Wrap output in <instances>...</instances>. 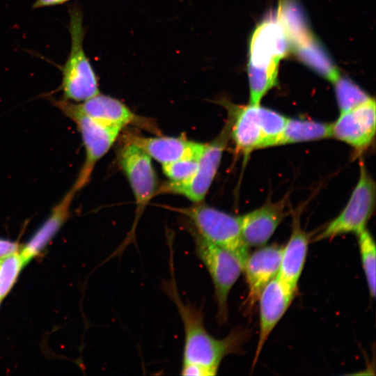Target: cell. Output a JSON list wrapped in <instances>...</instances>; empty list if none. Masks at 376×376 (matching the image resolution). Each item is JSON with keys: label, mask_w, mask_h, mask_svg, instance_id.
<instances>
[{"label": "cell", "mask_w": 376, "mask_h": 376, "mask_svg": "<svg viewBox=\"0 0 376 376\" xmlns=\"http://www.w3.org/2000/svg\"><path fill=\"white\" fill-rule=\"evenodd\" d=\"M331 137V124L312 120L287 118L279 146Z\"/></svg>", "instance_id": "ffe728a7"}, {"label": "cell", "mask_w": 376, "mask_h": 376, "mask_svg": "<svg viewBox=\"0 0 376 376\" xmlns=\"http://www.w3.org/2000/svg\"><path fill=\"white\" fill-rule=\"evenodd\" d=\"M189 230L194 242L195 252L212 279L217 305V318L219 324H223L227 320L228 295L243 272V265L228 250Z\"/></svg>", "instance_id": "5b68a950"}, {"label": "cell", "mask_w": 376, "mask_h": 376, "mask_svg": "<svg viewBox=\"0 0 376 376\" xmlns=\"http://www.w3.org/2000/svg\"><path fill=\"white\" fill-rule=\"evenodd\" d=\"M359 248L362 267L364 271L368 290L372 298L375 296V240L367 229L358 235Z\"/></svg>", "instance_id": "603a6c76"}, {"label": "cell", "mask_w": 376, "mask_h": 376, "mask_svg": "<svg viewBox=\"0 0 376 376\" xmlns=\"http://www.w3.org/2000/svg\"><path fill=\"white\" fill-rule=\"evenodd\" d=\"M375 184L364 166L350 198L341 212L315 237V241L331 240L336 236L355 233L366 229L375 208Z\"/></svg>", "instance_id": "8992f818"}, {"label": "cell", "mask_w": 376, "mask_h": 376, "mask_svg": "<svg viewBox=\"0 0 376 376\" xmlns=\"http://www.w3.org/2000/svg\"><path fill=\"white\" fill-rule=\"evenodd\" d=\"M52 102L76 124L84 146L85 160L72 187L77 192L88 184L95 164L109 150L122 130L102 124L85 115L78 110L75 102L64 98H52Z\"/></svg>", "instance_id": "277c9868"}, {"label": "cell", "mask_w": 376, "mask_h": 376, "mask_svg": "<svg viewBox=\"0 0 376 376\" xmlns=\"http://www.w3.org/2000/svg\"><path fill=\"white\" fill-rule=\"evenodd\" d=\"M260 113L264 136L263 148L279 146L288 118L260 105Z\"/></svg>", "instance_id": "cb8c5ba5"}, {"label": "cell", "mask_w": 376, "mask_h": 376, "mask_svg": "<svg viewBox=\"0 0 376 376\" xmlns=\"http://www.w3.org/2000/svg\"><path fill=\"white\" fill-rule=\"evenodd\" d=\"M295 293L287 288L276 276L262 290L259 301L260 329L252 368L274 327L291 304Z\"/></svg>", "instance_id": "7c38bea8"}, {"label": "cell", "mask_w": 376, "mask_h": 376, "mask_svg": "<svg viewBox=\"0 0 376 376\" xmlns=\"http://www.w3.org/2000/svg\"><path fill=\"white\" fill-rule=\"evenodd\" d=\"M283 246L276 244L262 246L249 254L243 267L248 287L246 300L251 311L267 285L279 272Z\"/></svg>", "instance_id": "4fadbf2b"}, {"label": "cell", "mask_w": 376, "mask_h": 376, "mask_svg": "<svg viewBox=\"0 0 376 376\" xmlns=\"http://www.w3.org/2000/svg\"><path fill=\"white\" fill-rule=\"evenodd\" d=\"M0 302H1V300H0Z\"/></svg>", "instance_id": "f1b7e54d"}, {"label": "cell", "mask_w": 376, "mask_h": 376, "mask_svg": "<svg viewBox=\"0 0 376 376\" xmlns=\"http://www.w3.org/2000/svg\"><path fill=\"white\" fill-rule=\"evenodd\" d=\"M309 235L301 228L298 217L293 219L292 233L285 246L277 278L290 290L297 293L299 278L306 262Z\"/></svg>", "instance_id": "9a60e30c"}, {"label": "cell", "mask_w": 376, "mask_h": 376, "mask_svg": "<svg viewBox=\"0 0 376 376\" xmlns=\"http://www.w3.org/2000/svg\"><path fill=\"white\" fill-rule=\"evenodd\" d=\"M290 46L277 13L270 15L258 25L251 36L247 68L277 75L279 63L286 56Z\"/></svg>", "instance_id": "ba28073f"}, {"label": "cell", "mask_w": 376, "mask_h": 376, "mask_svg": "<svg viewBox=\"0 0 376 376\" xmlns=\"http://www.w3.org/2000/svg\"><path fill=\"white\" fill-rule=\"evenodd\" d=\"M19 251V245L13 242L0 239V258Z\"/></svg>", "instance_id": "4316f807"}, {"label": "cell", "mask_w": 376, "mask_h": 376, "mask_svg": "<svg viewBox=\"0 0 376 376\" xmlns=\"http://www.w3.org/2000/svg\"><path fill=\"white\" fill-rule=\"evenodd\" d=\"M75 105L81 113L108 126L123 130L127 125H133L158 132L152 120L136 114L121 101L109 95L99 93Z\"/></svg>", "instance_id": "8fae6325"}, {"label": "cell", "mask_w": 376, "mask_h": 376, "mask_svg": "<svg viewBox=\"0 0 376 376\" xmlns=\"http://www.w3.org/2000/svg\"><path fill=\"white\" fill-rule=\"evenodd\" d=\"M76 193L72 188L70 189L53 207L47 219L19 251L24 265L42 251L68 219L70 205Z\"/></svg>", "instance_id": "ac0fdd59"}, {"label": "cell", "mask_w": 376, "mask_h": 376, "mask_svg": "<svg viewBox=\"0 0 376 376\" xmlns=\"http://www.w3.org/2000/svg\"><path fill=\"white\" fill-rule=\"evenodd\" d=\"M285 212L282 202L269 203L241 216L244 242L249 248L265 244L281 223Z\"/></svg>", "instance_id": "2e32d148"}, {"label": "cell", "mask_w": 376, "mask_h": 376, "mask_svg": "<svg viewBox=\"0 0 376 376\" xmlns=\"http://www.w3.org/2000/svg\"><path fill=\"white\" fill-rule=\"evenodd\" d=\"M203 151L199 154L162 165L163 172L169 178V181L173 183L181 184L191 179L196 171Z\"/></svg>", "instance_id": "484cf974"}, {"label": "cell", "mask_w": 376, "mask_h": 376, "mask_svg": "<svg viewBox=\"0 0 376 376\" xmlns=\"http://www.w3.org/2000/svg\"><path fill=\"white\" fill-rule=\"evenodd\" d=\"M230 111V136L236 149L248 155L255 149L263 148L264 136L260 104L232 108Z\"/></svg>", "instance_id": "e0dca14e"}, {"label": "cell", "mask_w": 376, "mask_h": 376, "mask_svg": "<svg viewBox=\"0 0 376 376\" xmlns=\"http://www.w3.org/2000/svg\"><path fill=\"white\" fill-rule=\"evenodd\" d=\"M170 248L169 270L171 277L164 282L163 289L176 306L183 324L185 343L182 363L203 366L214 376L217 375L224 358L241 349L248 336L247 331L236 329L226 337L219 339L207 331L202 309L180 298L174 276L172 247Z\"/></svg>", "instance_id": "6da1fadb"}, {"label": "cell", "mask_w": 376, "mask_h": 376, "mask_svg": "<svg viewBox=\"0 0 376 376\" xmlns=\"http://www.w3.org/2000/svg\"><path fill=\"white\" fill-rule=\"evenodd\" d=\"M375 134V102H366L340 113L331 124V137L342 141L358 150L368 148Z\"/></svg>", "instance_id": "30bf717a"}, {"label": "cell", "mask_w": 376, "mask_h": 376, "mask_svg": "<svg viewBox=\"0 0 376 376\" xmlns=\"http://www.w3.org/2000/svg\"><path fill=\"white\" fill-rule=\"evenodd\" d=\"M126 141L134 144L162 165L199 154L205 146V143L189 141L181 136L145 137L130 134L127 136Z\"/></svg>", "instance_id": "5bb4252c"}, {"label": "cell", "mask_w": 376, "mask_h": 376, "mask_svg": "<svg viewBox=\"0 0 376 376\" xmlns=\"http://www.w3.org/2000/svg\"><path fill=\"white\" fill-rule=\"evenodd\" d=\"M173 209L187 218L189 230L232 253L244 267L249 248L242 237L241 216L232 215L201 203Z\"/></svg>", "instance_id": "3957f363"}, {"label": "cell", "mask_w": 376, "mask_h": 376, "mask_svg": "<svg viewBox=\"0 0 376 376\" xmlns=\"http://www.w3.org/2000/svg\"><path fill=\"white\" fill-rule=\"evenodd\" d=\"M277 15L294 48L313 36L302 8L295 0H287Z\"/></svg>", "instance_id": "44dd1931"}, {"label": "cell", "mask_w": 376, "mask_h": 376, "mask_svg": "<svg viewBox=\"0 0 376 376\" xmlns=\"http://www.w3.org/2000/svg\"><path fill=\"white\" fill-rule=\"evenodd\" d=\"M69 32L71 38L69 55L61 68L60 90L63 98L81 102L100 93L98 79L83 47L85 29L81 9L69 7Z\"/></svg>", "instance_id": "7a4b0ae2"}, {"label": "cell", "mask_w": 376, "mask_h": 376, "mask_svg": "<svg viewBox=\"0 0 376 376\" xmlns=\"http://www.w3.org/2000/svg\"><path fill=\"white\" fill-rule=\"evenodd\" d=\"M333 83L340 113L353 109L371 98L348 77L339 75Z\"/></svg>", "instance_id": "7402d4cb"}, {"label": "cell", "mask_w": 376, "mask_h": 376, "mask_svg": "<svg viewBox=\"0 0 376 376\" xmlns=\"http://www.w3.org/2000/svg\"><path fill=\"white\" fill-rule=\"evenodd\" d=\"M18 251L0 258L1 301L10 292L22 269L25 266Z\"/></svg>", "instance_id": "d4e9b609"}, {"label": "cell", "mask_w": 376, "mask_h": 376, "mask_svg": "<svg viewBox=\"0 0 376 376\" xmlns=\"http://www.w3.org/2000/svg\"><path fill=\"white\" fill-rule=\"evenodd\" d=\"M298 58L311 69L334 82L340 75L326 49L313 36L295 47Z\"/></svg>", "instance_id": "d6986e66"}, {"label": "cell", "mask_w": 376, "mask_h": 376, "mask_svg": "<svg viewBox=\"0 0 376 376\" xmlns=\"http://www.w3.org/2000/svg\"><path fill=\"white\" fill-rule=\"evenodd\" d=\"M119 164L133 192L136 204V217L132 233L146 207L155 196L157 180L151 158L134 144L125 142L118 152Z\"/></svg>", "instance_id": "9c48e42d"}, {"label": "cell", "mask_w": 376, "mask_h": 376, "mask_svg": "<svg viewBox=\"0 0 376 376\" xmlns=\"http://www.w3.org/2000/svg\"><path fill=\"white\" fill-rule=\"evenodd\" d=\"M230 136V122L213 141L205 143L194 175L187 182L176 184L169 181L157 189L156 194H180L194 203H201L213 182L220 165L221 157Z\"/></svg>", "instance_id": "52a82bcc"}, {"label": "cell", "mask_w": 376, "mask_h": 376, "mask_svg": "<svg viewBox=\"0 0 376 376\" xmlns=\"http://www.w3.org/2000/svg\"><path fill=\"white\" fill-rule=\"evenodd\" d=\"M70 0H36L33 4V8H40L61 5Z\"/></svg>", "instance_id": "83f0119b"}]
</instances>
